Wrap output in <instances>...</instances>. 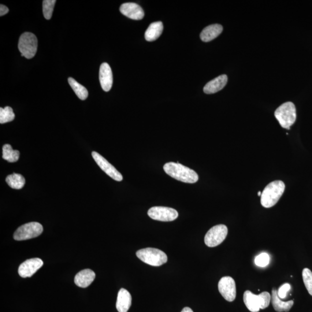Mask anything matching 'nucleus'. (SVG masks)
Instances as JSON below:
<instances>
[{"instance_id":"nucleus-1","label":"nucleus","mask_w":312,"mask_h":312,"mask_svg":"<svg viewBox=\"0 0 312 312\" xmlns=\"http://www.w3.org/2000/svg\"><path fill=\"white\" fill-rule=\"evenodd\" d=\"M164 172L178 180L187 184H194L198 180V176L194 170L178 162H170L164 166Z\"/></svg>"},{"instance_id":"nucleus-2","label":"nucleus","mask_w":312,"mask_h":312,"mask_svg":"<svg viewBox=\"0 0 312 312\" xmlns=\"http://www.w3.org/2000/svg\"><path fill=\"white\" fill-rule=\"evenodd\" d=\"M285 190L284 182L276 180L266 186L262 192L261 204L262 206L270 208L276 205Z\"/></svg>"},{"instance_id":"nucleus-3","label":"nucleus","mask_w":312,"mask_h":312,"mask_svg":"<svg viewBox=\"0 0 312 312\" xmlns=\"http://www.w3.org/2000/svg\"><path fill=\"white\" fill-rule=\"evenodd\" d=\"M271 296L268 292H263L259 295L254 294L250 290L244 292V302L248 309L252 312H258L268 307Z\"/></svg>"},{"instance_id":"nucleus-4","label":"nucleus","mask_w":312,"mask_h":312,"mask_svg":"<svg viewBox=\"0 0 312 312\" xmlns=\"http://www.w3.org/2000/svg\"><path fill=\"white\" fill-rule=\"evenodd\" d=\"M274 116L282 128L290 129L291 126L296 120V108L292 102H285L277 108Z\"/></svg>"},{"instance_id":"nucleus-5","label":"nucleus","mask_w":312,"mask_h":312,"mask_svg":"<svg viewBox=\"0 0 312 312\" xmlns=\"http://www.w3.org/2000/svg\"><path fill=\"white\" fill-rule=\"evenodd\" d=\"M136 255L141 261L154 266H161L168 260V258L164 252L155 248H142L137 252Z\"/></svg>"},{"instance_id":"nucleus-6","label":"nucleus","mask_w":312,"mask_h":312,"mask_svg":"<svg viewBox=\"0 0 312 312\" xmlns=\"http://www.w3.org/2000/svg\"><path fill=\"white\" fill-rule=\"evenodd\" d=\"M38 48V40L32 32H26L20 36L18 48L22 56L31 59L35 56Z\"/></svg>"},{"instance_id":"nucleus-7","label":"nucleus","mask_w":312,"mask_h":312,"mask_svg":"<svg viewBox=\"0 0 312 312\" xmlns=\"http://www.w3.org/2000/svg\"><path fill=\"white\" fill-rule=\"evenodd\" d=\"M43 232V226L38 222H31L20 226L14 234V240L20 241L34 238Z\"/></svg>"},{"instance_id":"nucleus-8","label":"nucleus","mask_w":312,"mask_h":312,"mask_svg":"<svg viewBox=\"0 0 312 312\" xmlns=\"http://www.w3.org/2000/svg\"><path fill=\"white\" fill-rule=\"evenodd\" d=\"M228 234V228L224 224L215 226L206 234L204 241L208 247H216L224 242Z\"/></svg>"},{"instance_id":"nucleus-9","label":"nucleus","mask_w":312,"mask_h":312,"mask_svg":"<svg viewBox=\"0 0 312 312\" xmlns=\"http://www.w3.org/2000/svg\"><path fill=\"white\" fill-rule=\"evenodd\" d=\"M148 216L154 220L160 222H172L178 217L176 210L172 208L154 206L148 212Z\"/></svg>"},{"instance_id":"nucleus-10","label":"nucleus","mask_w":312,"mask_h":312,"mask_svg":"<svg viewBox=\"0 0 312 312\" xmlns=\"http://www.w3.org/2000/svg\"><path fill=\"white\" fill-rule=\"evenodd\" d=\"M218 291L228 302L235 300L236 295V282L230 276L222 277L218 284Z\"/></svg>"},{"instance_id":"nucleus-11","label":"nucleus","mask_w":312,"mask_h":312,"mask_svg":"<svg viewBox=\"0 0 312 312\" xmlns=\"http://www.w3.org/2000/svg\"><path fill=\"white\" fill-rule=\"evenodd\" d=\"M92 154L96 164L108 176L118 182H120L122 180V174L112 164H110L105 158H103L102 156L96 152H92Z\"/></svg>"},{"instance_id":"nucleus-12","label":"nucleus","mask_w":312,"mask_h":312,"mask_svg":"<svg viewBox=\"0 0 312 312\" xmlns=\"http://www.w3.org/2000/svg\"><path fill=\"white\" fill-rule=\"evenodd\" d=\"M44 265V262L39 258H33L26 260L20 264L18 273L23 278H30Z\"/></svg>"},{"instance_id":"nucleus-13","label":"nucleus","mask_w":312,"mask_h":312,"mask_svg":"<svg viewBox=\"0 0 312 312\" xmlns=\"http://www.w3.org/2000/svg\"><path fill=\"white\" fill-rule=\"evenodd\" d=\"M120 11L124 16L133 20H142L144 16L142 7L134 2L122 4L120 7Z\"/></svg>"},{"instance_id":"nucleus-14","label":"nucleus","mask_w":312,"mask_h":312,"mask_svg":"<svg viewBox=\"0 0 312 312\" xmlns=\"http://www.w3.org/2000/svg\"><path fill=\"white\" fill-rule=\"evenodd\" d=\"M99 79L103 90L109 92L113 84L112 70L108 63L104 62L100 66Z\"/></svg>"},{"instance_id":"nucleus-15","label":"nucleus","mask_w":312,"mask_h":312,"mask_svg":"<svg viewBox=\"0 0 312 312\" xmlns=\"http://www.w3.org/2000/svg\"><path fill=\"white\" fill-rule=\"evenodd\" d=\"M96 278L94 271L86 269L78 272L74 278L76 284L81 288H86L90 286Z\"/></svg>"},{"instance_id":"nucleus-16","label":"nucleus","mask_w":312,"mask_h":312,"mask_svg":"<svg viewBox=\"0 0 312 312\" xmlns=\"http://www.w3.org/2000/svg\"><path fill=\"white\" fill-rule=\"evenodd\" d=\"M228 78L226 75L219 76L210 80L204 88V92L208 94H214L224 88L228 83Z\"/></svg>"},{"instance_id":"nucleus-17","label":"nucleus","mask_w":312,"mask_h":312,"mask_svg":"<svg viewBox=\"0 0 312 312\" xmlns=\"http://www.w3.org/2000/svg\"><path fill=\"white\" fill-rule=\"evenodd\" d=\"M132 297L130 293L124 288L118 292L116 302V309L118 312H128L132 306Z\"/></svg>"},{"instance_id":"nucleus-18","label":"nucleus","mask_w":312,"mask_h":312,"mask_svg":"<svg viewBox=\"0 0 312 312\" xmlns=\"http://www.w3.org/2000/svg\"><path fill=\"white\" fill-rule=\"evenodd\" d=\"M222 26L218 24L208 26L203 30L200 34V38L204 42H210L216 38L222 32Z\"/></svg>"},{"instance_id":"nucleus-19","label":"nucleus","mask_w":312,"mask_h":312,"mask_svg":"<svg viewBox=\"0 0 312 312\" xmlns=\"http://www.w3.org/2000/svg\"><path fill=\"white\" fill-rule=\"evenodd\" d=\"M271 300H272L274 310L278 312H288L291 310L293 304H294V302L292 300H288L287 302H284L283 300H282L280 297L278 296L277 290L276 288L272 290Z\"/></svg>"},{"instance_id":"nucleus-20","label":"nucleus","mask_w":312,"mask_h":312,"mask_svg":"<svg viewBox=\"0 0 312 312\" xmlns=\"http://www.w3.org/2000/svg\"><path fill=\"white\" fill-rule=\"evenodd\" d=\"M163 28L164 27L162 22H154L150 24L144 34L146 40L152 42L158 38L162 34Z\"/></svg>"},{"instance_id":"nucleus-21","label":"nucleus","mask_w":312,"mask_h":312,"mask_svg":"<svg viewBox=\"0 0 312 312\" xmlns=\"http://www.w3.org/2000/svg\"><path fill=\"white\" fill-rule=\"evenodd\" d=\"M6 182L11 188L17 190L23 188L26 184L24 178L18 174H10L6 177Z\"/></svg>"},{"instance_id":"nucleus-22","label":"nucleus","mask_w":312,"mask_h":312,"mask_svg":"<svg viewBox=\"0 0 312 312\" xmlns=\"http://www.w3.org/2000/svg\"><path fill=\"white\" fill-rule=\"evenodd\" d=\"M68 80L70 86L72 88L74 92H76L78 98L82 100H84L88 98V92L86 88L78 83L72 78H69Z\"/></svg>"},{"instance_id":"nucleus-23","label":"nucleus","mask_w":312,"mask_h":312,"mask_svg":"<svg viewBox=\"0 0 312 312\" xmlns=\"http://www.w3.org/2000/svg\"><path fill=\"white\" fill-rule=\"evenodd\" d=\"M20 152L14 150L9 144H6L2 148V158L10 162H16L20 158Z\"/></svg>"},{"instance_id":"nucleus-24","label":"nucleus","mask_w":312,"mask_h":312,"mask_svg":"<svg viewBox=\"0 0 312 312\" xmlns=\"http://www.w3.org/2000/svg\"><path fill=\"white\" fill-rule=\"evenodd\" d=\"M16 118L12 108L6 106L4 108H0V124H4L6 122H12Z\"/></svg>"},{"instance_id":"nucleus-25","label":"nucleus","mask_w":312,"mask_h":312,"mask_svg":"<svg viewBox=\"0 0 312 312\" xmlns=\"http://www.w3.org/2000/svg\"><path fill=\"white\" fill-rule=\"evenodd\" d=\"M56 2V0H44L43 2V14L46 20H50Z\"/></svg>"},{"instance_id":"nucleus-26","label":"nucleus","mask_w":312,"mask_h":312,"mask_svg":"<svg viewBox=\"0 0 312 312\" xmlns=\"http://www.w3.org/2000/svg\"><path fill=\"white\" fill-rule=\"evenodd\" d=\"M302 278L304 286L308 292L312 296V272L308 268H304L302 271Z\"/></svg>"},{"instance_id":"nucleus-27","label":"nucleus","mask_w":312,"mask_h":312,"mask_svg":"<svg viewBox=\"0 0 312 312\" xmlns=\"http://www.w3.org/2000/svg\"><path fill=\"white\" fill-rule=\"evenodd\" d=\"M270 260V256L266 252H262V254L256 256L254 259V262L256 266L260 267H266L269 264Z\"/></svg>"},{"instance_id":"nucleus-28","label":"nucleus","mask_w":312,"mask_h":312,"mask_svg":"<svg viewBox=\"0 0 312 312\" xmlns=\"http://www.w3.org/2000/svg\"><path fill=\"white\" fill-rule=\"evenodd\" d=\"M291 285L288 284H285L280 286L277 291L278 296L280 298L284 299L287 296L288 293L290 290Z\"/></svg>"},{"instance_id":"nucleus-29","label":"nucleus","mask_w":312,"mask_h":312,"mask_svg":"<svg viewBox=\"0 0 312 312\" xmlns=\"http://www.w3.org/2000/svg\"><path fill=\"white\" fill-rule=\"evenodd\" d=\"M9 12V9L8 7H6L4 5H0V16H2L5 14H8Z\"/></svg>"},{"instance_id":"nucleus-30","label":"nucleus","mask_w":312,"mask_h":312,"mask_svg":"<svg viewBox=\"0 0 312 312\" xmlns=\"http://www.w3.org/2000/svg\"><path fill=\"white\" fill-rule=\"evenodd\" d=\"M181 312H194L192 311L191 308H188V307H186L184 308L183 310H182Z\"/></svg>"},{"instance_id":"nucleus-31","label":"nucleus","mask_w":312,"mask_h":312,"mask_svg":"<svg viewBox=\"0 0 312 312\" xmlns=\"http://www.w3.org/2000/svg\"><path fill=\"white\" fill-rule=\"evenodd\" d=\"M262 194V192H258V196H261Z\"/></svg>"}]
</instances>
